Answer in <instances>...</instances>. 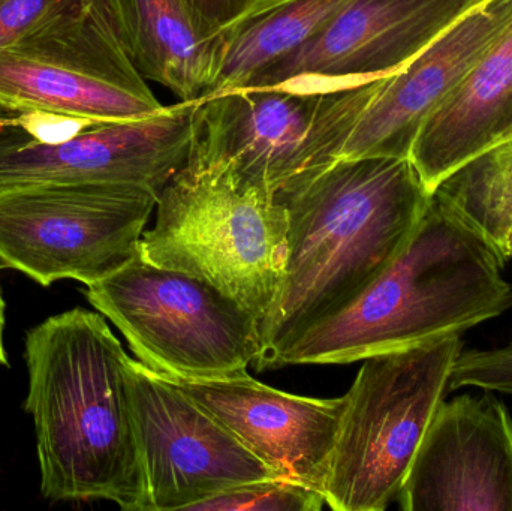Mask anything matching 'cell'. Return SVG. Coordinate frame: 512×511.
<instances>
[{
    "label": "cell",
    "instance_id": "6da1fadb",
    "mask_svg": "<svg viewBox=\"0 0 512 511\" xmlns=\"http://www.w3.org/2000/svg\"><path fill=\"white\" fill-rule=\"evenodd\" d=\"M286 258L276 299L259 323L258 371L298 333L369 285L414 234L433 200L409 158H340L277 195Z\"/></svg>",
    "mask_w": 512,
    "mask_h": 511
},
{
    "label": "cell",
    "instance_id": "7a4b0ae2",
    "mask_svg": "<svg viewBox=\"0 0 512 511\" xmlns=\"http://www.w3.org/2000/svg\"><path fill=\"white\" fill-rule=\"evenodd\" d=\"M126 356L104 315L83 308L27 332L41 491L48 500H107L149 511L126 381Z\"/></svg>",
    "mask_w": 512,
    "mask_h": 511
},
{
    "label": "cell",
    "instance_id": "3957f363",
    "mask_svg": "<svg viewBox=\"0 0 512 511\" xmlns=\"http://www.w3.org/2000/svg\"><path fill=\"white\" fill-rule=\"evenodd\" d=\"M505 261L433 197L400 254L354 299L283 345L268 368L364 360L463 335L512 308Z\"/></svg>",
    "mask_w": 512,
    "mask_h": 511
},
{
    "label": "cell",
    "instance_id": "277c9868",
    "mask_svg": "<svg viewBox=\"0 0 512 511\" xmlns=\"http://www.w3.org/2000/svg\"><path fill=\"white\" fill-rule=\"evenodd\" d=\"M141 257L209 282L264 320L286 258V212L276 197L243 188L192 144L186 164L159 195Z\"/></svg>",
    "mask_w": 512,
    "mask_h": 511
},
{
    "label": "cell",
    "instance_id": "5b68a950",
    "mask_svg": "<svg viewBox=\"0 0 512 511\" xmlns=\"http://www.w3.org/2000/svg\"><path fill=\"white\" fill-rule=\"evenodd\" d=\"M387 77L206 96L192 144L243 188L277 197L339 161Z\"/></svg>",
    "mask_w": 512,
    "mask_h": 511
},
{
    "label": "cell",
    "instance_id": "8992f818",
    "mask_svg": "<svg viewBox=\"0 0 512 511\" xmlns=\"http://www.w3.org/2000/svg\"><path fill=\"white\" fill-rule=\"evenodd\" d=\"M463 348L462 335H448L363 360L325 479L331 510L382 511L397 501Z\"/></svg>",
    "mask_w": 512,
    "mask_h": 511
},
{
    "label": "cell",
    "instance_id": "52a82bcc",
    "mask_svg": "<svg viewBox=\"0 0 512 511\" xmlns=\"http://www.w3.org/2000/svg\"><path fill=\"white\" fill-rule=\"evenodd\" d=\"M0 108L78 122L143 119L164 108L126 53L105 0H59L0 51Z\"/></svg>",
    "mask_w": 512,
    "mask_h": 511
},
{
    "label": "cell",
    "instance_id": "ba28073f",
    "mask_svg": "<svg viewBox=\"0 0 512 511\" xmlns=\"http://www.w3.org/2000/svg\"><path fill=\"white\" fill-rule=\"evenodd\" d=\"M84 294L156 374L227 377L248 371L261 354L252 312L209 282L155 266L140 252Z\"/></svg>",
    "mask_w": 512,
    "mask_h": 511
},
{
    "label": "cell",
    "instance_id": "9c48e42d",
    "mask_svg": "<svg viewBox=\"0 0 512 511\" xmlns=\"http://www.w3.org/2000/svg\"><path fill=\"white\" fill-rule=\"evenodd\" d=\"M159 197L117 183H36L0 189V264L50 287L89 285L137 255Z\"/></svg>",
    "mask_w": 512,
    "mask_h": 511
},
{
    "label": "cell",
    "instance_id": "30bf717a",
    "mask_svg": "<svg viewBox=\"0 0 512 511\" xmlns=\"http://www.w3.org/2000/svg\"><path fill=\"white\" fill-rule=\"evenodd\" d=\"M198 101L119 122L54 120L32 134L18 119H0V189L36 183H117L161 195L186 164Z\"/></svg>",
    "mask_w": 512,
    "mask_h": 511
},
{
    "label": "cell",
    "instance_id": "8fae6325",
    "mask_svg": "<svg viewBox=\"0 0 512 511\" xmlns=\"http://www.w3.org/2000/svg\"><path fill=\"white\" fill-rule=\"evenodd\" d=\"M129 402L149 511H192L237 486L274 476L216 417L140 360H126Z\"/></svg>",
    "mask_w": 512,
    "mask_h": 511
},
{
    "label": "cell",
    "instance_id": "7c38bea8",
    "mask_svg": "<svg viewBox=\"0 0 512 511\" xmlns=\"http://www.w3.org/2000/svg\"><path fill=\"white\" fill-rule=\"evenodd\" d=\"M442 401L397 503L403 511H512V417L490 390Z\"/></svg>",
    "mask_w": 512,
    "mask_h": 511
},
{
    "label": "cell",
    "instance_id": "4fadbf2b",
    "mask_svg": "<svg viewBox=\"0 0 512 511\" xmlns=\"http://www.w3.org/2000/svg\"><path fill=\"white\" fill-rule=\"evenodd\" d=\"M474 6V0H349L319 35L262 71L248 87L387 77Z\"/></svg>",
    "mask_w": 512,
    "mask_h": 511
},
{
    "label": "cell",
    "instance_id": "5bb4252c",
    "mask_svg": "<svg viewBox=\"0 0 512 511\" xmlns=\"http://www.w3.org/2000/svg\"><path fill=\"white\" fill-rule=\"evenodd\" d=\"M165 378L216 417L274 476L324 494L345 396L291 395L259 383L248 371L218 378Z\"/></svg>",
    "mask_w": 512,
    "mask_h": 511
},
{
    "label": "cell",
    "instance_id": "9a60e30c",
    "mask_svg": "<svg viewBox=\"0 0 512 511\" xmlns=\"http://www.w3.org/2000/svg\"><path fill=\"white\" fill-rule=\"evenodd\" d=\"M512 23V0L475 5L385 78L340 158H409L418 131Z\"/></svg>",
    "mask_w": 512,
    "mask_h": 511
},
{
    "label": "cell",
    "instance_id": "2e32d148",
    "mask_svg": "<svg viewBox=\"0 0 512 511\" xmlns=\"http://www.w3.org/2000/svg\"><path fill=\"white\" fill-rule=\"evenodd\" d=\"M512 138V23L424 122L409 159L430 192Z\"/></svg>",
    "mask_w": 512,
    "mask_h": 511
},
{
    "label": "cell",
    "instance_id": "e0dca14e",
    "mask_svg": "<svg viewBox=\"0 0 512 511\" xmlns=\"http://www.w3.org/2000/svg\"><path fill=\"white\" fill-rule=\"evenodd\" d=\"M126 53L141 75L198 101L212 84L222 36L201 33L186 0H105Z\"/></svg>",
    "mask_w": 512,
    "mask_h": 511
},
{
    "label": "cell",
    "instance_id": "ac0fdd59",
    "mask_svg": "<svg viewBox=\"0 0 512 511\" xmlns=\"http://www.w3.org/2000/svg\"><path fill=\"white\" fill-rule=\"evenodd\" d=\"M349 0H258L222 32L218 72L206 96L245 89L262 71L322 32Z\"/></svg>",
    "mask_w": 512,
    "mask_h": 511
},
{
    "label": "cell",
    "instance_id": "d6986e66",
    "mask_svg": "<svg viewBox=\"0 0 512 511\" xmlns=\"http://www.w3.org/2000/svg\"><path fill=\"white\" fill-rule=\"evenodd\" d=\"M324 506V494L318 489L268 477L215 495L192 511H319Z\"/></svg>",
    "mask_w": 512,
    "mask_h": 511
},
{
    "label": "cell",
    "instance_id": "ffe728a7",
    "mask_svg": "<svg viewBox=\"0 0 512 511\" xmlns=\"http://www.w3.org/2000/svg\"><path fill=\"white\" fill-rule=\"evenodd\" d=\"M466 387L512 396V338L502 347L460 353L448 390Z\"/></svg>",
    "mask_w": 512,
    "mask_h": 511
},
{
    "label": "cell",
    "instance_id": "44dd1931",
    "mask_svg": "<svg viewBox=\"0 0 512 511\" xmlns=\"http://www.w3.org/2000/svg\"><path fill=\"white\" fill-rule=\"evenodd\" d=\"M59 0H0V51L35 26Z\"/></svg>",
    "mask_w": 512,
    "mask_h": 511
},
{
    "label": "cell",
    "instance_id": "7402d4cb",
    "mask_svg": "<svg viewBox=\"0 0 512 511\" xmlns=\"http://www.w3.org/2000/svg\"><path fill=\"white\" fill-rule=\"evenodd\" d=\"M258 0H186L201 33L207 38H219Z\"/></svg>",
    "mask_w": 512,
    "mask_h": 511
},
{
    "label": "cell",
    "instance_id": "603a6c76",
    "mask_svg": "<svg viewBox=\"0 0 512 511\" xmlns=\"http://www.w3.org/2000/svg\"><path fill=\"white\" fill-rule=\"evenodd\" d=\"M469 162H474L484 170L512 174V138Z\"/></svg>",
    "mask_w": 512,
    "mask_h": 511
},
{
    "label": "cell",
    "instance_id": "cb8c5ba5",
    "mask_svg": "<svg viewBox=\"0 0 512 511\" xmlns=\"http://www.w3.org/2000/svg\"><path fill=\"white\" fill-rule=\"evenodd\" d=\"M3 324H5V302H3L2 296H0V365L8 366L5 348H3Z\"/></svg>",
    "mask_w": 512,
    "mask_h": 511
},
{
    "label": "cell",
    "instance_id": "d4e9b609",
    "mask_svg": "<svg viewBox=\"0 0 512 511\" xmlns=\"http://www.w3.org/2000/svg\"><path fill=\"white\" fill-rule=\"evenodd\" d=\"M475 5H480V3L487 2V0H474Z\"/></svg>",
    "mask_w": 512,
    "mask_h": 511
}]
</instances>
